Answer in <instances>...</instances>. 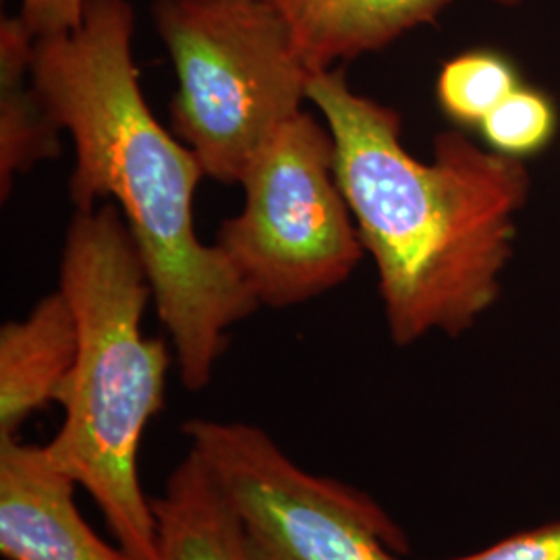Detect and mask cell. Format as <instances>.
<instances>
[{
    "mask_svg": "<svg viewBox=\"0 0 560 560\" xmlns=\"http://www.w3.org/2000/svg\"><path fill=\"white\" fill-rule=\"evenodd\" d=\"M307 102L335 138L337 179L376 264L393 342L474 328L501 298L532 191L525 161L457 129L434 140L432 161H418L399 113L353 92L340 67L312 75Z\"/></svg>",
    "mask_w": 560,
    "mask_h": 560,
    "instance_id": "7a4b0ae2",
    "label": "cell"
},
{
    "mask_svg": "<svg viewBox=\"0 0 560 560\" xmlns=\"http://www.w3.org/2000/svg\"><path fill=\"white\" fill-rule=\"evenodd\" d=\"M152 511L156 560H249L237 506L198 451L187 448Z\"/></svg>",
    "mask_w": 560,
    "mask_h": 560,
    "instance_id": "30bf717a",
    "label": "cell"
},
{
    "mask_svg": "<svg viewBox=\"0 0 560 560\" xmlns=\"http://www.w3.org/2000/svg\"><path fill=\"white\" fill-rule=\"evenodd\" d=\"M189 448L237 506L249 560H402L409 541L378 502L291 459L264 428L185 421Z\"/></svg>",
    "mask_w": 560,
    "mask_h": 560,
    "instance_id": "8992f818",
    "label": "cell"
},
{
    "mask_svg": "<svg viewBox=\"0 0 560 560\" xmlns=\"http://www.w3.org/2000/svg\"><path fill=\"white\" fill-rule=\"evenodd\" d=\"M36 36L20 18L0 23V196L15 177L60 154V129L32 83Z\"/></svg>",
    "mask_w": 560,
    "mask_h": 560,
    "instance_id": "8fae6325",
    "label": "cell"
},
{
    "mask_svg": "<svg viewBox=\"0 0 560 560\" xmlns=\"http://www.w3.org/2000/svg\"><path fill=\"white\" fill-rule=\"evenodd\" d=\"M88 0H21L20 18L36 36H57L80 27Z\"/></svg>",
    "mask_w": 560,
    "mask_h": 560,
    "instance_id": "9a60e30c",
    "label": "cell"
},
{
    "mask_svg": "<svg viewBox=\"0 0 560 560\" xmlns=\"http://www.w3.org/2000/svg\"><path fill=\"white\" fill-rule=\"evenodd\" d=\"M75 481L46 444L0 439V555L4 560H133L85 523Z\"/></svg>",
    "mask_w": 560,
    "mask_h": 560,
    "instance_id": "52a82bcc",
    "label": "cell"
},
{
    "mask_svg": "<svg viewBox=\"0 0 560 560\" xmlns=\"http://www.w3.org/2000/svg\"><path fill=\"white\" fill-rule=\"evenodd\" d=\"M80 351L60 395L65 420L48 455L81 486L120 548L156 560L152 501L140 478L141 442L166 399L171 353L143 335L152 282L117 203L75 210L60 254Z\"/></svg>",
    "mask_w": 560,
    "mask_h": 560,
    "instance_id": "3957f363",
    "label": "cell"
},
{
    "mask_svg": "<svg viewBox=\"0 0 560 560\" xmlns=\"http://www.w3.org/2000/svg\"><path fill=\"white\" fill-rule=\"evenodd\" d=\"M152 18L177 75L173 133L206 177L241 183L307 102L314 71L289 23L270 0H156Z\"/></svg>",
    "mask_w": 560,
    "mask_h": 560,
    "instance_id": "277c9868",
    "label": "cell"
},
{
    "mask_svg": "<svg viewBox=\"0 0 560 560\" xmlns=\"http://www.w3.org/2000/svg\"><path fill=\"white\" fill-rule=\"evenodd\" d=\"M80 330L65 293L42 298L0 328V439L18 436L34 413L59 402L75 368Z\"/></svg>",
    "mask_w": 560,
    "mask_h": 560,
    "instance_id": "ba28073f",
    "label": "cell"
},
{
    "mask_svg": "<svg viewBox=\"0 0 560 560\" xmlns=\"http://www.w3.org/2000/svg\"><path fill=\"white\" fill-rule=\"evenodd\" d=\"M335 162L328 125L303 108L241 180L243 210L222 222L214 245L260 307L316 300L349 279L365 256Z\"/></svg>",
    "mask_w": 560,
    "mask_h": 560,
    "instance_id": "5b68a950",
    "label": "cell"
},
{
    "mask_svg": "<svg viewBox=\"0 0 560 560\" xmlns=\"http://www.w3.org/2000/svg\"><path fill=\"white\" fill-rule=\"evenodd\" d=\"M441 560H560V521L525 529L471 555Z\"/></svg>",
    "mask_w": 560,
    "mask_h": 560,
    "instance_id": "5bb4252c",
    "label": "cell"
},
{
    "mask_svg": "<svg viewBox=\"0 0 560 560\" xmlns=\"http://www.w3.org/2000/svg\"><path fill=\"white\" fill-rule=\"evenodd\" d=\"M289 23L307 67L318 73L395 44L430 25L453 0H270ZM517 4L521 0H494Z\"/></svg>",
    "mask_w": 560,
    "mask_h": 560,
    "instance_id": "9c48e42d",
    "label": "cell"
},
{
    "mask_svg": "<svg viewBox=\"0 0 560 560\" xmlns=\"http://www.w3.org/2000/svg\"><path fill=\"white\" fill-rule=\"evenodd\" d=\"M478 129L490 150L525 161L552 143L559 131V113L544 92L521 83Z\"/></svg>",
    "mask_w": 560,
    "mask_h": 560,
    "instance_id": "4fadbf2b",
    "label": "cell"
},
{
    "mask_svg": "<svg viewBox=\"0 0 560 560\" xmlns=\"http://www.w3.org/2000/svg\"><path fill=\"white\" fill-rule=\"evenodd\" d=\"M520 85V73L506 57L494 50H469L442 65L436 98L453 122L480 127Z\"/></svg>",
    "mask_w": 560,
    "mask_h": 560,
    "instance_id": "7c38bea8",
    "label": "cell"
},
{
    "mask_svg": "<svg viewBox=\"0 0 560 560\" xmlns=\"http://www.w3.org/2000/svg\"><path fill=\"white\" fill-rule=\"evenodd\" d=\"M133 27L127 0H88L80 27L36 38L32 83L75 145V210H92L102 198L117 203L152 282L180 384L200 393L229 330L260 303L221 249L196 233L194 200L206 171L152 115L133 60Z\"/></svg>",
    "mask_w": 560,
    "mask_h": 560,
    "instance_id": "6da1fadb",
    "label": "cell"
}]
</instances>
